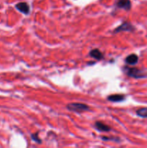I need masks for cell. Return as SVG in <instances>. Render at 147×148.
Wrapping results in <instances>:
<instances>
[{"label": "cell", "instance_id": "1", "mask_svg": "<svg viewBox=\"0 0 147 148\" xmlns=\"http://www.w3.org/2000/svg\"><path fill=\"white\" fill-rule=\"evenodd\" d=\"M66 108L69 111L78 113L82 112V111H86L89 110V107L87 105L83 103H74L68 104L66 106Z\"/></svg>", "mask_w": 147, "mask_h": 148}, {"label": "cell", "instance_id": "2", "mask_svg": "<svg viewBox=\"0 0 147 148\" xmlns=\"http://www.w3.org/2000/svg\"><path fill=\"white\" fill-rule=\"evenodd\" d=\"M125 70H126V74L128 76L135 78V79L143 78L146 77L144 72L137 68H128V66H125Z\"/></svg>", "mask_w": 147, "mask_h": 148}, {"label": "cell", "instance_id": "3", "mask_svg": "<svg viewBox=\"0 0 147 148\" xmlns=\"http://www.w3.org/2000/svg\"><path fill=\"white\" fill-rule=\"evenodd\" d=\"M134 30H135V28H134V26L133 25H131L130 23H128V22H125V23H123L122 25L118 26V27L114 30V33H117L122 31L131 32L133 31Z\"/></svg>", "mask_w": 147, "mask_h": 148}, {"label": "cell", "instance_id": "4", "mask_svg": "<svg viewBox=\"0 0 147 148\" xmlns=\"http://www.w3.org/2000/svg\"><path fill=\"white\" fill-rule=\"evenodd\" d=\"M17 10L20 12L23 13L24 14H28L30 12V7H29L28 4L26 2H20L15 6Z\"/></svg>", "mask_w": 147, "mask_h": 148}, {"label": "cell", "instance_id": "5", "mask_svg": "<svg viewBox=\"0 0 147 148\" xmlns=\"http://www.w3.org/2000/svg\"><path fill=\"white\" fill-rule=\"evenodd\" d=\"M117 6H118L119 8L129 10L131 7V3L130 0H120V1L117 3Z\"/></svg>", "mask_w": 147, "mask_h": 148}, {"label": "cell", "instance_id": "6", "mask_svg": "<svg viewBox=\"0 0 147 148\" xmlns=\"http://www.w3.org/2000/svg\"><path fill=\"white\" fill-rule=\"evenodd\" d=\"M125 99V95L122 94H115L108 96V100L111 102H121Z\"/></svg>", "mask_w": 147, "mask_h": 148}, {"label": "cell", "instance_id": "7", "mask_svg": "<svg viewBox=\"0 0 147 148\" xmlns=\"http://www.w3.org/2000/svg\"><path fill=\"white\" fill-rule=\"evenodd\" d=\"M95 128L99 130V132H109L111 130L110 127L105 125L104 123L101 122V121H97V122H95Z\"/></svg>", "mask_w": 147, "mask_h": 148}, {"label": "cell", "instance_id": "8", "mask_svg": "<svg viewBox=\"0 0 147 148\" xmlns=\"http://www.w3.org/2000/svg\"><path fill=\"white\" fill-rule=\"evenodd\" d=\"M138 61V57L136 54H134V53H132V54H130L129 56H128L125 59V62L128 64L131 65H134L135 64H137Z\"/></svg>", "mask_w": 147, "mask_h": 148}, {"label": "cell", "instance_id": "9", "mask_svg": "<svg viewBox=\"0 0 147 148\" xmlns=\"http://www.w3.org/2000/svg\"><path fill=\"white\" fill-rule=\"evenodd\" d=\"M89 56H90L91 57L94 58V59H97V60H100V59H102V57H103V55H102V52L97 49H93V50L89 52Z\"/></svg>", "mask_w": 147, "mask_h": 148}, {"label": "cell", "instance_id": "10", "mask_svg": "<svg viewBox=\"0 0 147 148\" xmlns=\"http://www.w3.org/2000/svg\"><path fill=\"white\" fill-rule=\"evenodd\" d=\"M136 114L142 118H147V108H141L137 110Z\"/></svg>", "mask_w": 147, "mask_h": 148}, {"label": "cell", "instance_id": "11", "mask_svg": "<svg viewBox=\"0 0 147 148\" xmlns=\"http://www.w3.org/2000/svg\"><path fill=\"white\" fill-rule=\"evenodd\" d=\"M31 137L35 142H36L37 143H41V140L38 137V133H35V134H31Z\"/></svg>", "mask_w": 147, "mask_h": 148}, {"label": "cell", "instance_id": "12", "mask_svg": "<svg viewBox=\"0 0 147 148\" xmlns=\"http://www.w3.org/2000/svg\"><path fill=\"white\" fill-rule=\"evenodd\" d=\"M102 139L103 140H105V141H108V140H116V141L119 142V139L118 138H115V137H112V138H110V137H102Z\"/></svg>", "mask_w": 147, "mask_h": 148}]
</instances>
